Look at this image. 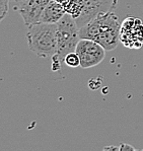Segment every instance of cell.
Segmentation results:
<instances>
[{
  "label": "cell",
  "instance_id": "7",
  "mask_svg": "<svg viewBox=\"0 0 143 151\" xmlns=\"http://www.w3.org/2000/svg\"><path fill=\"white\" fill-rule=\"evenodd\" d=\"M51 0H20L18 12L27 27L41 22L43 11Z\"/></svg>",
  "mask_w": 143,
  "mask_h": 151
},
{
  "label": "cell",
  "instance_id": "9",
  "mask_svg": "<svg viewBox=\"0 0 143 151\" xmlns=\"http://www.w3.org/2000/svg\"><path fill=\"white\" fill-rule=\"evenodd\" d=\"M64 63L71 68H76V67L80 66V59L79 56L77 55L76 52H71L65 56L64 58Z\"/></svg>",
  "mask_w": 143,
  "mask_h": 151
},
{
  "label": "cell",
  "instance_id": "11",
  "mask_svg": "<svg viewBox=\"0 0 143 151\" xmlns=\"http://www.w3.org/2000/svg\"><path fill=\"white\" fill-rule=\"evenodd\" d=\"M118 150L123 151V150H135V148L131 145H128L126 143H122L121 145L118 146Z\"/></svg>",
  "mask_w": 143,
  "mask_h": 151
},
{
  "label": "cell",
  "instance_id": "12",
  "mask_svg": "<svg viewBox=\"0 0 143 151\" xmlns=\"http://www.w3.org/2000/svg\"><path fill=\"white\" fill-rule=\"evenodd\" d=\"M10 1H13V2H17V3H18V2H19L20 0H10Z\"/></svg>",
  "mask_w": 143,
  "mask_h": 151
},
{
  "label": "cell",
  "instance_id": "8",
  "mask_svg": "<svg viewBox=\"0 0 143 151\" xmlns=\"http://www.w3.org/2000/svg\"><path fill=\"white\" fill-rule=\"evenodd\" d=\"M66 11L64 8L63 4L56 0H51L44 9L42 17H41V22L44 24H57L64 15Z\"/></svg>",
  "mask_w": 143,
  "mask_h": 151
},
{
  "label": "cell",
  "instance_id": "4",
  "mask_svg": "<svg viewBox=\"0 0 143 151\" xmlns=\"http://www.w3.org/2000/svg\"><path fill=\"white\" fill-rule=\"evenodd\" d=\"M75 52L79 56L80 67L83 69L96 66L106 57V49L98 43L88 39H80Z\"/></svg>",
  "mask_w": 143,
  "mask_h": 151
},
{
  "label": "cell",
  "instance_id": "1",
  "mask_svg": "<svg viewBox=\"0 0 143 151\" xmlns=\"http://www.w3.org/2000/svg\"><path fill=\"white\" fill-rule=\"evenodd\" d=\"M120 27L119 16L114 11L101 12L80 27L79 37L96 42L106 51H112L120 42Z\"/></svg>",
  "mask_w": 143,
  "mask_h": 151
},
{
  "label": "cell",
  "instance_id": "3",
  "mask_svg": "<svg viewBox=\"0 0 143 151\" xmlns=\"http://www.w3.org/2000/svg\"><path fill=\"white\" fill-rule=\"evenodd\" d=\"M80 40L79 27L72 15H65L57 22V53L56 55L62 62L65 56L75 52L76 46Z\"/></svg>",
  "mask_w": 143,
  "mask_h": 151
},
{
  "label": "cell",
  "instance_id": "6",
  "mask_svg": "<svg viewBox=\"0 0 143 151\" xmlns=\"http://www.w3.org/2000/svg\"><path fill=\"white\" fill-rule=\"evenodd\" d=\"M80 6V14L76 18L78 27H83L101 12L114 11L119 0H77Z\"/></svg>",
  "mask_w": 143,
  "mask_h": 151
},
{
  "label": "cell",
  "instance_id": "2",
  "mask_svg": "<svg viewBox=\"0 0 143 151\" xmlns=\"http://www.w3.org/2000/svg\"><path fill=\"white\" fill-rule=\"evenodd\" d=\"M29 50L39 57H53L57 53V24H39L27 27Z\"/></svg>",
  "mask_w": 143,
  "mask_h": 151
},
{
  "label": "cell",
  "instance_id": "5",
  "mask_svg": "<svg viewBox=\"0 0 143 151\" xmlns=\"http://www.w3.org/2000/svg\"><path fill=\"white\" fill-rule=\"evenodd\" d=\"M120 42L128 49H140L143 46V22L137 17H126L121 22Z\"/></svg>",
  "mask_w": 143,
  "mask_h": 151
},
{
  "label": "cell",
  "instance_id": "10",
  "mask_svg": "<svg viewBox=\"0 0 143 151\" xmlns=\"http://www.w3.org/2000/svg\"><path fill=\"white\" fill-rule=\"evenodd\" d=\"M9 2L10 0H0V22L7 15L9 10Z\"/></svg>",
  "mask_w": 143,
  "mask_h": 151
}]
</instances>
